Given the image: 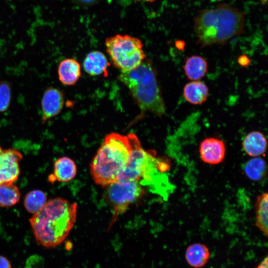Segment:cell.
Instances as JSON below:
<instances>
[{"instance_id":"6da1fadb","label":"cell","mask_w":268,"mask_h":268,"mask_svg":"<svg viewBox=\"0 0 268 268\" xmlns=\"http://www.w3.org/2000/svg\"><path fill=\"white\" fill-rule=\"evenodd\" d=\"M245 13L230 5L221 3L201 10L194 19V31L201 47L224 45L241 34Z\"/></svg>"},{"instance_id":"7a4b0ae2","label":"cell","mask_w":268,"mask_h":268,"mask_svg":"<svg viewBox=\"0 0 268 268\" xmlns=\"http://www.w3.org/2000/svg\"><path fill=\"white\" fill-rule=\"evenodd\" d=\"M77 205L61 198L51 199L29 220L36 242L55 248L67 237L76 218Z\"/></svg>"},{"instance_id":"3957f363","label":"cell","mask_w":268,"mask_h":268,"mask_svg":"<svg viewBox=\"0 0 268 268\" xmlns=\"http://www.w3.org/2000/svg\"><path fill=\"white\" fill-rule=\"evenodd\" d=\"M131 152L128 135L116 133L107 135L90 164V173L94 182L103 187L118 182Z\"/></svg>"},{"instance_id":"277c9868","label":"cell","mask_w":268,"mask_h":268,"mask_svg":"<svg viewBox=\"0 0 268 268\" xmlns=\"http://www.w3.org/2000/svg\"><path fill=\"white\" fill-rule=\"evenodd\" d=\"M118 78L129 89L142 112H148L159 117L164 114V101L155 69L149 60H144L132 70L121 72Z\"/></svg>"},{"instance_id":"5b68a950","label":"cell","mask_w":268,"mask_h":268,"mask_svg":"<svg viewBox=\"0 0 268 268\" xmlns=\"http://www.w3.org/2000/svg\"><path fill=\"white\" fill-rule=\"evenodd\" d=\"M105 46L113 65L121 72L135 68L145 58L142 41L129 35L117 34L108 37Z\"/></svg>"},{"instance_id":"8992f818","label":"cell","mask_w":268,"mask_h":268,"mask_svg":"<svg viewBox=\"0 0 268 268\" xmlns=\"http://www.w3.org/2000/svg\"><path fill=\"white\" fill-rule=\"evenodd\" d=\"M107 187V196L113 207L112 223L144 194L142 185L138 181L117 182Z\"/></svg>"},{"instance_id":"52a82bcc","label":"cell","mask_w":268,"mask_h":268,"mask_svg":"<svg viewBox=\"0 0 268 268\" xmlns=\"http://www.w3.org/2000/svg\"><path fill=\"white\" fill-rule=\"evenodd\" d=\"M131 152L129 161L119 176L118 182L139 181L147 150L142 147L137 136L134 133L128 134Z\"/></svg>"},{"instance_id":"ba28073f","label":"cell","mask_w":268,"mask_h":268,"mask_svg":"<svg viewBox=\"0 0 268 268\" xmlns=\"http://www.w3.org/2000/svg\"><path fill=\"white\" fill-rule=\"evenodd\" d=\"M22 153L15 148L3 149L0 145V185L15 182L20 174L19 162Z\"/></svg>"},{"instance_id":"9c48e42d","label":"cell","mask_w":268,"mask_h":268,"mask_svg":"<svg viewBox=\"0 0 268 268\" xmlns=\"http://www.w3.org/2000/svg\"><path fill=\"white\" fill-rule=\"evenodd\" d=\"M41 122L44 124L62 110L64 95L61 90L49 86L45 90L41 100Z\"/></svg>"},{"instance_id":"30bf717a","label":"cell","mask_w":268,"mask_h":268,"mask_svg":"<svg viewBox=\"0 0 268 268\" xmlns=\"http://www.w3.org/2000/svg\"><path fill=\"white\" fill-rule=\"evenodd\" d=\"M199 152L201 160L207 164L216 165L223 161L225 156L224 142L215 137H208L200 143Z\"/></svg>"},{"instance_id":"8fae6325","label":"cell","mask_w":268,"mask_h":268,"mask_svg":"<svg viewBox=\"0 0 268 268\" xmlns=\"http://www.w3.org/2000/svg\"><path fill=\"white\" fill-rule=\"evenodd\" d=\"M77 167L73 160L64 156L57 159L54 164V172L49 177L50 182L57 180L60 182H68L76 175Z\"/></svg>"},{"instance_id":"7c38bea8","label":"cell","mask_w":268,"mask_h":268,"mask_svg":"<svg viewBox=\"0 0 268 268\" xmlns=\"http://www.w3.org/2000/svg\"><path fill=\"white\" fill-rule=\"evenodd\" d=\"M58 74L59 80L63 84L73 85L81 76L80 64L74 59H66L60 63Z\"/></svg>"},{"instance_id":"4fadbf2b","label":"cell","mask_w":268,"mask_h":268,"mask_svg":"<svg viewBox=\"0 0 268 268\" xmlns=\"http://www.w3.org/2000/svg\"><path fill=\"white\" fill-rule=\"evenodd\" d=\"M245 152L253 157H259L265 153L267 141L265 135L259 131H253L247 134L242 141Z\"/></svg>"},{"instance_id":"5bb4252c","label":"cell","mask_w":268,"mask_h":268,"mask_svg":"<svg viewBox=\"0 0 268 268\" xmlns=\"http://www.w3.org/2000/svg\"><path fill=\"white\" fill-rule=\"evenodd\" d=\"M84 70L92 76L106 75L109 63L105 55L98 51L89 53L83 63Z\"/></svg>"},{"instance_id":"9a60e30c","label":"cell","mask_w":268,"mask_h":268,"mask_svg":"<svg viewBox=\"0 0 268 268\" xmlns=\"http://www.w3.org/2000/svg\"><path fill=\"white\" fill-rule=\"evenodd\" d=\"M209 90L206 84L201 80L192 81L187 83L183 88L185 99L193 105H200L207 99Z\"/></svg>"},{"instance_id":"2e32d148","label":"cell","mask_w":268,"mask_h":268,"mask_svg":"<svg viewBox=\"0 0 268 268\" xmlns=\"http://www.w3.org/2000/svg\"><path fill=\"white\" fill-rule=\"evenodd\" d=\"M207 247L201 243H194L189 246L186 251L185 259L188 264L195 268L204 266L209 258Z\"/></svg>"},{"instance_id":"e0dca14e","label":"cell","mask_w":268,"mask_h":268,"mask_svg":"<svg viewBox=\"0 0 268 268\" xmlns=\"http://www.w3.org/2000/svg\"><path fill=\"white\" fill-rule=\"evenodd\" d=\"M208 64L202 57L193 55L188 58L184 69L187 78L192 81L199 80L203 77L207 71Z\"/></svg>"},{"instance_id":"ac0fdd59","label":"cell","mask_w":268,"mask_h":268,"mask_svg":"<svg viewBox=\"0 0 268 268\" xmlns=\"http://www.w3.org/2000/svg\"><path fill=\"white\" fill-rule=\"evenodd\" d=\"M256 226L267 237L268 234V195L264 193L258 196L255 205Z\"/></svg>"},{"instance_id":"d6986e66","label":"cell","mask_w":268,"mask_h":268,"mask_svg":"<svg viewBox=\"0 0 268 268\" xmlns=\"http://www.w3.org/2000/svg\"><path fill=\"white\" fill-rule=\"evenodd\" d=\"M267 164L263 159L259 157L249 160L244 165V171L247 177L253 181L263 180L267 174Z\"/></svg>"},{"instance_id":"ffe728a7","label":"cell","mask_w":268,"mask_h":268,"mask_svg":"<svg viewBox=\"0 0 268 268\" xmlns=\"http://www.w3.org/2000/svg\"><path fill=\"white\" fill-rule=\"evenodd\" d=\"M20 199V193L17 186L13 183L0 185V206H12L17 203Z\"/></svg>"},{"instance_id":"44dd1931","label":"cell","mask_w":268,"mask_h":268,"mask_svg":"<svg viewBox=\"0 0 268 268\" xmlns=\"http://www.w3.org/2000/svg\"><path fill=\"white\" fill-rule=\"evenodd\" d=\"M47 201V196L43 191L33 190L25 195L24 206L29 213L34 214L44 206Z\"/></svg>"},{"instance_id":"7402d4cb","label":"cell","mask_w":268,"mask_h":268,"mask_svg":"<svg viewBox=\"0 0 268 268\" xmlns=\"http://www.w3.org/2000/svg\"><path fill=\"white\" fill-rule=\"evenodd\" d=\"M11 100V88L6 81H0V113L6 111L9 108Z\"/></svg>"},{"instance_id":"603a6c76","label":"cell","mask_w":268,"mask_h":268,"mask_svg":"<svg viewBox=\"0 0 268 268\" xmlns=\"http://www.w3.org/2000/svg\"><path fill=\"white\" fill-rule=\"evenodd\" d=\"M25 268H44V259L38 255L30 256L26 261Z\"/></svg>"},{"instance_id":"cb8c5ba5","label":"cell","mask_w":268,"mask_h":268,"mask_svg":"<svg viewBox=\"0 0 268 268\" xmlns=\"http://www.w3.org/2000/svg\"><path fill=\"white\" fill-rule=\"evenodd\" d=\"M75 2L81 6H91L93 5L100 0H73Z\"/></svg>"},{"instance_id":"d4e9b609","label":"cell","mask_w":268,"mask_h":268,"mask_svg":"<svg viewBox=\"0 0 268 268\" xmlns=\"http://www.w3.org/2000/svg\"><path fill=\"white\" fill-rule=\"evenodd\" d=\"M238 62L241 66L246 67L250 63V60L246 55H242L238 58Z\"/></svg>"},{"instance_id":"484cf974","label":"cell","mask_w":268,"mask_h":268,"mask_svg":"<svg viewBox=\"0 0 268 268\" xmlns=\"http://www.w3.org/2000/svg\"><path fill=\"white\" fill-rule=\"evenodd\" d=\"M0 268H11L9 261L5 257L0 255Z\"/></svg>"},{"instance_id":"4316f807","label":"cell","mask_w":268,"mask_h":268,"mask_svg":"<svg viewBox=\"0 0 268 268\" xmlns=\"http://www.w3.org/2000/svg\"><path fill=\"white\" fill-rule=\"evenodd\" d=\"M268 256H266L258 265L256 268H268Z\"/></svg>"},{"instance_id":"83f0119b","label":"cell","mask_w":268,"mask_h":268,"mask_svg":"<svg viewBox=\"0 0 268 268\" xmlns=\"http://www.w3.org/2000/svg\"><path fill=\"white\" fill-rule=\"evenodd\" d=\"M175 46L178 49L182 50L184 48L185 42L181 40L176 41L175 42Z\"/></svg>"},{"instance_id":"f1b7e54d","label":"cell","mask_w":268,"mask_h":268,"mask_svg":"<svg viewBox=\"0 0 268 268\" xmlns=\"http://www.w3.org/2000/svg\"><path fill=\"white\" fill-rule=\"evenodd\" d=\"M136 1H147V2H153L155 0H135Z\"/></svg>"}]
</instances>
